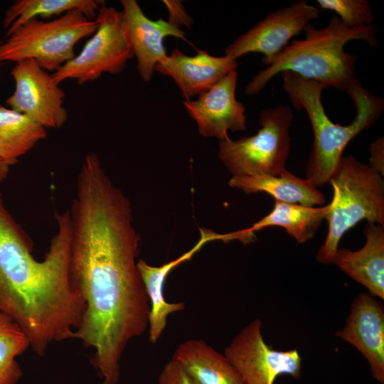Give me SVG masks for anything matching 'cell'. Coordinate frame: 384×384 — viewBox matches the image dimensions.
Listing matches in <instances>:
<instances>
[{
  "instance_id": "1",
  "label": "cell",
  "mask_w": 384,
  "mask_h": 384,
  "mask_svg": "<svg viewBox=\"0 0 384 384\" xmlns=\"http://www.w3.org/2000/svg\"><path fill=\"white\" fill-rule=\"evenodd\" d=\"M68 210L70 282L85 304L73 339L92 350L100 384H117L128 343L149 326L150 303L136 262L141 240L130 203L94 152L82 162Z\"/></svg>"
},
{
  "instance_id": "2",
  "label": "cell",
  "mask_w": 384,
  "mask_h": 384,
  "mask_svg": "<svg viewBox=\"0 0 384 384\" xmlns=\"http://www.w3.org/2000/svg\"><path fill=\"white\" fill-rule=\"evenodd\" d=\"M55 216L57 231L44 259L37 260L31 239L6 208L0 192V311L17 323L40 356L51 344L73 339L85 309L69 277V210Z\"/></svg>"
},
{
  "instance_id": "3",
  "label": "cell",
  "mask_w": 384,
  "mask_h": 384,
  "mask_svg": "<svg viewBox=\"0 0 384 384\" xmlns=\"http://www.w3.org/2000/svg\"><path fill=\"white\" fill-rule=\"evenodd\" d=\"M304 32V38L291 41L252 78L245 88L247 95H257L284 72L315 81L324 88L347 92L358 79L356 78V56L344 50L346 44L353 40L363 41L370 47L378 43L373 25L351 28L336 16L325 27L318 29L310 23Z\"/></svg>"
},
{
  "instance_id": "4",
  "label": "cell",
  "mask_w": 384,
  "mask_h": 384,
  "mask_svg": "<svg viewBox=\"0 0 384 384\" xmlns=\"http://www.w3.org/2000/svg\"><path fill=\"white\" fill-rule=\"evenodd\" d=\"M283 89L294 107L304 110L311 125L314 142L306 169V178L316 187L329 183L336 173L348 144L378 120L384 100L365 89L359 80L347 91L356 109L348 125L331 120L321 101L324 87L292 72L281 73Z\"/></svg>"
},
{
  "instance_id": "5",
  "label": "cell",
  "mask_w": 384,
  "mask_h": 384,
  "mask_svg": "<svg viewBox=\"0 0 384 384\" xmlns=\"http://www.w3.org/2000/svg\"><path fill=\"white\" fill-rule=\"evenodd\" d=\"M329 183L333 198L326 217L328 232L316 254L322 264L332 262L343 235L361 220L384 226V181L368 164L343 156Z\"/></svg>"
},
{
  "instance_id": "6",
  "label": "cell",
  "mask_w": 384,
  "mask_h": 384,
  "mask_svg": "<svg viewBox=\"0 0 384 384\" xmlns=\"http://www.w3.org/2000/svg\"><path fill=\"white\" fill-rule=\"evenodd\" d=\"M97 26L95 18H88L78 11L49 21L31 19L0 44V63L33 59L46 71L55 72L75 56V45L92 36Z\"/></svg>"
},
{
  "instance_id": "7",
  "label": "cell",
  "mask_w": 384,
  "mask_h": 384,
  "mask_svg": "<svg viewBox=\"0 0 384 384\" xmlns=\"http://www.w3.org/2000/svg\"><path fill=\"white\" fill-rule=\"evenodd\" d=\"M294 114L280 105L261 111L256 134L220 141L218 156L233 176L279 175L286 171Z\"/></svg>"
},
{
  "instance_id": "8",
  "label": "cell",
  "mask_w": 384,
  "mask_h": 384,
  "mask_svg": "<svg viewBox=\"0 0 384 384\" xmlns=\"http://www.w3.org/2000/svg\"><path fill=\"white\" fill-rule=\"evenodd\" d=\"M95 19L97 28L79 54L52 74L57 84L75 80L83 85L97 80L103 73H119L134 56L124 32L121 11L104 4Z\"/></svg>"
},
{
  "instance_id": "9",
  "label": "cell",
  "mask_w": 384,
  "mask_h": 384,
  "mask_svg": "<svg viewBox=\"0 0 384 384\" xmlns=\"http://www.w3.org/2000/svg\"><path fill=\"white\" fill-rule=\"evenodd\" d=\"M262 325L257 318L242 328L225 348V356L245 384H274L282 375L299 379L302 358L298 350L274 349L265 341Z\"/></svg>"
},
{
  "instance_id": "10",
  "label": "cell",
  "mask_w": 384,
  "mask_h": 384,
  "mask_svg": "<svg viewBox=\"0 0 384 384\" xmlns=\"http://www.w3.org/2000/svg\"><path fill=\"white\" fill-rule=\"evenodd\" d=\"M15 90L6 103L46 129H59L68 119L64 91L52 75L33 59L18 61L11 69Z\"/></svg>"
},
{
  "instance_id": "11",
  "label": "cell",
  "mask_w": 384,
  "mask_h": 384,
  "mask_svg": "<svg viewBox=\"0 0 384 384\" xmlns=\"http://www.w3.org/2000/svg\"><path fill=\"white\" fill-rule=\"evenodd\" d=\"M319 16L316 6L300 0L267 14L225 48L226 55L237 60L250 53L263 55L267 65L294 36Z\"/></svg>"
},
{
  "instance_id": "12",
  "label": "cell",
  "mask_w": 384,
  "mask_h": 384,
  "mask_svg": "<svg viewBox=\"0 0 384 384\" xmlns=\"http://www.w3.org/2000/svg\"><path fill=\"white\" fill-rule=\"evenodd\" d=\"M237 80L236 70L199 95L197 100L183 102L203 137H213L221 141L229 137L228 132L246 129L245 107L235 97Z\"/></svg>"
},
{
  "instance_id": "13",
  "label": "cell",
  "mask_w": 384,
  "mask_h": 384,
  "mask_svg": "<svg viewBox=\"0 0 384 384\" xmlns=\"http://www.w3.org/2000/svg\"><path fill=\"white\" fill-rule=\"evenodd\" d=\"M335 336L353 346L368 361L372 377L384 384V307L374 296L355 297L344 327Z\"/></svg>"
},
{
  "instance_id": "14",
  "label": "cell",
  "mask_w": 384,
  "mask_h": 384,
  "mask_svg": "<svg viewBox=\"0 0 384 384\" xmlns=\"http://www.w3.org/2000/svg\"><path fill=\"white\" fill-rule=\"evenodd\" d=\"M120 2L124 32L137 58L138 73L144 82H148L156 66L168 56L164 39L173 36L187 41L185 33L169 21L149 18L135 0Z\"/></svg>"
},
{
  "instance_id": "15",
  "label": "cell",
  "mask_w": 384,
  "mask_h": 384,
  "mask_svg": "<svg viewBox=\"0 0 384 384\" xmlns=\"http://www.w3.org/2000/svg\"><path fill=\"white\" fill-rule=\"evenodd\" d=\"M237 68V60L226 55L216 57L198 50L194 56H188L176 48L155 70L171 77L188 100L207 92Z\"/></svg>"
},
{
  "instance_id": "16",
  "label": "cell",
  "mask_w": 384,
  "mask_h": 384,
  "mask_svg": "<svg viewBox=\"0 0 384 384\" xmlns=\"http://www.w3.org/2000/svg\"><path fill=\"white\" fill-rule=\"evenodd\" d=\"M201 238L188 252L161 266H152L144 260L137 261V268L142 279L150 303L149 316V341L156 343L167 324L169 315L185 309L184 302L170 303L164 298V287L169 274L175 267L191 260L206 243L223 240V235L201 228Z\"/></svg>"
},
{
  "instance_id": "17",
  "label": "cell",
  "mask_w": 384,
  "mask_h": 384,
  "mask_svg": "<svg viewBox=\"0 0 384 384\" xmlns=\"http://www.w3.org/2000/svg\"><path fill=\"white\" fill-rule=\"evenodd\" d=\"M366 243L358 250L338 248L332 260L341 270L384 299V226L367 223Z\"/></svg>"
},
{
  "instance_id": "18",
  "label": "cell",
  "mask_w": 384,
  "mask_h": 384,
  "mask_svg": "<svg viewBox=\"0 0 384 384\" xmlns=\"http://www.w3.org/2000/svg\"><path fill=\"white\" fill-rule=\"evenodd\" d=\"M172 359L178 362L193 384H245L222 354L201 339H188L178 346Z\"/></svg>"
},
{
  "instance_id": "19",
  "label": "cell",
  "mask_w": 384,
  "mask_h": 384,
  "mask_svg": "<svg viewBox=\"0 0 384 384\" xmlns=\"http://www.w3.org/2000/svg\"><path fill=\"white\" fill-rule=\"evenodd\" d=\"M228 185L246 193H266L275 201L284 203L316 206H322L326 201L319 188L287 170L277 176H232Z\"/></svg>"
},
{
  "instance_id": "20",
  "label": "cell",
  "mask_w": 384,
  "mask_h": 384,
  "mask_svg": "<svg viewBox=\"0 0 384 384\" xmlns=\"http://www.w3.org/2000/svg\"><path fill=\"white\" fill-rule=\"evenodd\" d=\"M329 210V204L315 207L275 201L270 213L245 230L255 235V232L267 227H282L297 243L302 244L314 238Z\"/></svg>"
},
{
  "instance_id": "21",
  "label": "cell",
  "mask_w": 384,
  "mask_h": 384,
  "mask_svg": "<svg viewBox=\"0 0 384 384\" xmlns=\"http://www.w3.org/2000/svg\"><path fill=\"white\" fill-rule=\"evenodd\" d=\"M46 137L45 127L0 105V155L8 166L15 164Z\"/></svg>"
},
{
  "instance_id": "22",
  "label": "cell",
  "mask_w": 384,
  "mask_h": 384,
  "mask_svg": "<svg viewBox=\"0 0 384 384\" xmlns=\"http://www.w3.org/2000/svg\"><path fill=\"white\" fill-rule=\"evenodd\" d=\"M100 0H18L6 10L3 24L8 37L28 21L41 18L58 17L71 11H78L90 19H95L100 6Z\"/></svg>"
},
{
  "instance_id": "23",
  "label": "cell",
  "mask_w": 384,
  "mask_h": 384,
  "mask_svg": "<svg viewBox=\"0 0 384 384\" xmlns=\"http://www.w3.org/2000/svg\"><path fill=\"white\" fill-rule=\"evenodd\" d=\"M28 348L30 341L25 332L0 311V384H17L23 373L16 358Z\"/></svg>"
},
{
  "instance_id": "24",
  "label": "cell",
  "mask_w": 384,
  "mask_h": 384,
  "mask_svg": "<svg viewBox=\"0 0 384 384\" xmlns=\"http://www.w3.org/2000/svg\"><path fill=\"white\" fill-rule=\"evenodd\" d=\"M321 9L332 11L343 23L351 28L372 25L375 17L366 0H316Z\"/></svg>"
},
{
  "instance_id": "25",
  "label": "cell",
  "mask_w": 384,
  "mask_h": 384,
  "mask_svg": "<svg viewBox=\"0 0 384 384\" xmlns=\"http://www.w3.org/2000/svg\"><path fill=\"white\" fill-rule=\"evenodd\" d=\"M159 384H193L180 364L171 359L164 366L159 378Z\"/></svg>"
},
{
  "instance_id": "26",
  "label": "cell",
  "mask_w": 384,
  "mask_h": 384,
  "mask_svg": "<svg viewBox=\"0 0 384 384\" xmlns=\"http://www.w3.org/2000/svg\"><path fill=\"white\" fill-rule=\"evenodd\" d=\"M169 13V21L174 26L179 28L181 26L189 27L192 23V18L187 14L184 6L179 1H164Z\"/></svg>"
},
{
  "instance_id": "27",
  "label": "cell",
  "mask_w": 384,
  "mask_h": 384,
  "mask_svg": "<svg viewBox=\"0 0 384 384\" xmlns=\"http://www.w3.org/2000/svg\"><path fill=\"white\" fill-rule=\"evenodd\" d=\"M368 165L380 175H384V139L379 137L370 145Z\"/></svg>"
},
{
  "instance_id": "28",
  "label": "cell",
  "mask_w": 384,
  "mask_h": 384,
  "mask_svg": "<svg viewBox=\"0 0 384 384\" xmlns=\"http://www.w3.org/2000/svg\"><path fill=\"white\" fill-rule=\"evenodd\" d=\"M10 166H8L0 155V183L8 176Z\"/></svg>"
},
{
  "instance_id": "29",
  "label": "cell",
  "mask_w": 384,
  "mask_h": 384,
  "mask_svg": "<svg viewBox=\"0 0 384 384\" xmlns=\"http://www.w3.org/2000/svg\"><path fill=\"white\" fill-rule=\"evenodd\" d=\"M0 68H1V63H0Z\"/></svg>"
}]
</instances>
